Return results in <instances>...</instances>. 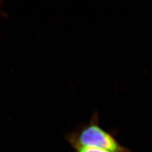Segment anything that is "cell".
Instances as JSON below:
<instances>
[{
  "label": "cell",
  "mask_w": 152,
  "mask_h": 152,
  "mask_svg": "<svg viewBox=\"0 0 152 152\" xmlns=\"http://www.w3.org/2000/svg\"><path fill=\"white\" fill-rule=\"evenodd\" d=\"M99 122L98 113L95 112L88 122L80 124L66 134V140L73 150L93 148L110 152H131L117 140L116 132L103 129Z\"/></svg>",
  "instance_id": "1"
},
{
  "label": "cell",
  "mask_w": 152,
  "mask_h": 152,
  "mask_svg": "<svg viewBox=\"0 0 152 152\" xmlns=\"http://www.w3.org/2000/svg\"><path fill=\"white\" fill-rule=\"evenodd\" d=\"M74 150L75 152H110L107 150L93 148H79Z\"/></svg>",
  "instance_id": "2"
},
{
  "label": "cell",
  "mask_w": 152,
  "mask_h": 152,
  "mask_svg": "<svg viewBox=\"0 0 152 152\" xmlns=\"http://www.w3.org/2000/svg\"><path fill=\"white\" fill-rule=\"evenodd\" d=\"M1 1H0V7H1Z\"/></svg>",
  "instance_id": "3"
}]
</instances>
